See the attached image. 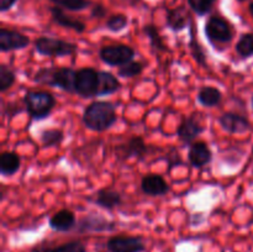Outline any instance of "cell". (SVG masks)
<instances>
[{"mask_svg":"<svg viewBox=\"0 0 253 252\" xmlns=\"http://www.w3.org/2000/svg\"><path fill=\"white\" fill-rule=\"evenodd\" d=\"M118 121L116 109L110 101H93L83 113V123L89 130L103 132Z\"/></svg>","mask_w":253,"mask_h":252,"instance_id":"1","label":"cell"},{"mask_svg":"<svg viewBox=\"0 0 253 252\" xmlns=\"http://www.w3.org/2000/svg\"><path fill=\"white\" fill-rule=\"evenodd\" d=\"M76 69L69 67L41 68L36 72L34 81L39 84L59 88L67 93H76Z\"/></svg>","mask_w":253,"mask_h":252,"instance_id":"2","label":"cell"},{"mask_svg":"<svg viewBox=\"0 0 253 252\" xmlns=\"http://www.w3.org/2000/svg\"><path fill=\"white\" fill-rule=\"evenodd\" d=\"M24 105L32 120H43L48 118L56 106V99L44 90H30L24 96Z\"/></svg>","mask_w":253,"mask_h":252,"instance_id":"3","label":"cell"},{"mask_svg":"<svg viewBox=\"0 0 253 252\" xmlns=\"http://www.w3.org/2000/svg\"><path fill=\"white\" fill-rule=\"evenodd\" d=\"M35 48L42 56L64 57L76 53L78 46L76 43L54 37H40L35 41Z\"/></svg>","mask_w":253,"mask_h":252,"instance_id":"4","label":"cell"},{"mask_svg":"<svg viewBox=\"0 0 253 252\" xmlns=\"http://www.w3.org/2000/svg\"><path fill=\"white\" fill-rule=\"evenodd\" d=\"M205 35L210 43L217 44L229 43L234 37V30L230 22L221 16H211L205 24Z\"/></svg>","mask_w":253,"mask_h":252,"instance_id":"5","label":"cell"},{"mask_svg":"<svg viewBox=\"0 0 253 252\" xmlns=\"http://www.w3.org/2000/svg\"><path fill=\"white\" fill-rule=\"evenodd\" d=\"M99 57L105 64L110 67H121L133 61L135 49L127 44H111L99 49Z\"/></svg>","mask_w":253,"mask_h":252,"instance_id":"6","label":"cell"},{"mask_svg":"<svg viewBox=\"0 0 253 252\" xmlns=\"http://www.w3.org/2000/svg\"><path fill=\"white\" fill-rule=\"evenodd\" d=\"M99 71L94 68L77 69L76 94L84 99L98 96Z\"/></svg>","mask_w":253,"mask_h":252,"instance_id":"7","label":"cell"},{"mask_svg":"<svg viewBox=\"0 0 253 252\" xmlns=\"http://www.w3.org/2000/svg\"><path fill=\"white\" fill-rule=\"evenodd\" d=\"M219 124L225 131L229 133H245L251 130V123L249 119L244 115L234 113V111H227L224 113L219 118Z\"/></svg>","mask_w":253,"mask_h":252,"instance_id":"8","label":"cell"},{"mask_svg":"<svg viewBox=\"0 0 253 252\" xmlns=\"http://www.w3.org/2000/svg\"><path fill=\"white\" fill-rule=\"evenodd\" d=\"M106 247L110 252H142L146 249L142 239L137 236H114Z\"/></svg>","mask_w":253,"mask_h":252,"instance_id":"9","label":"cell"},{"mask_svg":"<svg viewBox=\"0 0 253 252\" xmlns=\"http://www.w3.org/2000/svg\"><path fill=\"white\" fill-rule=\"evenodd\" d=\"M30 44V39L26 35L15 30L0 29V49L1 52L22 49Z\"/></svg>","mask_w":253,"mask_h":252,"instance_id":"10","label":"cell"},{"mask_svg":"<svg viewBox=\"0 0 253 252\" xmlns=\"http://www.w3.org/2000/svg\"><path fill=\"white\" fill-rule=\"evenodd\" d=\"M203 132H204V127L200 125V123L197 120L195 115L190 116V118H185L177 128L178 138H179V141L183 145L187 146L193 145L194 141Z\"/></svg>","mask_w":253,"mask_h":252,"instance_id":"11","label":"cell"},{"mask_svg":"<svg viewBox=\"0 0 253 252\" xmlns=\"http://www.w3.org/2000/svg\"><path fill=\"white\" fill-rule=\"evenodd\" d=\"M77 229L81 232H103L115 229V224L100 215L91 214L79 220Z\"/></svg>","mask_w":253,"mask_h":252,"instance_id":"12","label":"cell"},{"mask_svg":"<svg viewBox=\"0 0 253 252\" xmlns=\"http://www.w3.org/2000/svg\"><path fill=\"white\" fill-rule=\"evenodd\" d=\"M141 189L150 197H162L170 190L169 184L160 174H147L141 180Z\"/></svg>","mask_w":253,"mask_h":252,"instance_id":"13","label":"cell"},{"mask_svg":"<svg viewBox=\"0 0 253 252\" xmlns=\"http://www.w3.org/2000/svg\"><path fill=\"white\" fill-rule=\"evenodd\" d=\"M188 158H189V162L193 167L203 168L208 163H210V161L212 158V152L207 142H204V141H197V142L189 146Z\"/></svg>","mask_w":253,"mask_h":252,"instance_id":"14","label":"cell"},{"mask_svg":"<svg viewBox=\"0 0 253 252\" xmlns=\"http://www.w3.org/2000/svg\"><path fill=\"white\" fill-rule=\"evenodd\" d=\"M49 11H51L52 20H53L56 24H58L59 26L74 30V31L78 32V34H82V32L85 31V24H84L83 21H81V20L74 19V17L67 15L62 7L52 6L51 9H49Z\"/></svg>","mask_w":253,"mask_h":252,"instance_id":"15","label":"cell"},{"mask_svg":"<svg viewBox=\"0 0 253 252\" xmlns=\"http://www.w3.org/2000/svg\"><path fill=\"white\" fill-rule=\"evenodd\" d=\"M49 226L56 231L67 232L77 226L76 214L72 210L62 209L49 219Z\"/></svg>","mask_w":253,"mask_h":252,"instance_id":"16","label":"cell"},{"mask_svg":"<svg viewBox=\"0 0 253 252\" xmlns=\"http://www.w3.org/2000/svg\"><path fill=\"white\" fill-rule=\"evenodd\" d=\"M120 156L123 158H131L136 157L138 160H143L145 156L148 152V146L140 136H133L128 140V142L125 146L120 147Z\"/></svg>","mask_w":253,"mask_h":252,"instance_id":"17","label":"cell"},{"mask_svg":"<svg viewBox=\"0 0 253 252\" xmlns=\"http://www.w3.org/2000/svg\"><path fill=\"white\" fill-rule=\"evenodd\" d=\"M95 204L106 210H113L123 204V197L120 193L111 188L99 189L95 194Z\"/></svg>","mask_w":253,"mask_h":252,"instance_id":"18","label":"cell"},{"mask_svg":"<svg viewBox=\"0 0 253 252\" xmlns=\"http://www.w3.org/2000/svg\"><path fill=\"white\" fill-rule=\"evenodd\" d=\"M190 16L184 6L167 10V26L174 32L182 31L188 26Z\"/></svg>","mask_w":253,"mask_h":252,"instance_id":"19","label":"cell"},{"mask_svg":"<svg viewBox=\"0 0 253 252\" xmlns=\"http://www.w3.org/2000/svg\"><path fill=\"white\" fill-rule=\"evenodd\" d=\"M121 88L119 79L113 73L106 71H99V91L98 96L110 95Z\"/></svg>","mask_w":253,"mask_h":252,"instance_id":"20","label":"cell"},{"mask_svg":"<svg viewBox=\"0 0 253 252\" xmlns=\"http://www.w3.org/2000/svg\"><path fill=\"white\" fill-rule=\"evenodd\" d=\"M21 166V160L16 152H2L0 156V173L5 177L14 175Z\"/></svg>","mask_w":253,"mask_h":252,"instance_id":"21","label":"cell"},{"mask_svg":"<svg viewBox=\"0 0 253 252\" xmlns=\"http://www.w3.org/2000/svg\"><path fill=\"white\" fill-rule=\"evenodd\" d=\"M222 94L221 91L214 86H203L199 90L197 96V100L207 108H214L221 101Z\"/></svg>","mask_w":253,"mask_h":252,"instance_id":"22","label":"cell"},{"mask_svg":"<svg viewBox=\"0 0 253 252\" xmlns=\"http://www.w3.org/2000/svg\"><path fill=\"white\" fill-rule=\"evenodd\" d=\"M63 138V131L59 128H48V130L42 131L40 135V140H41L43 147H56V146L61 145Z\"/></svg>","mask_w":253,"mask_h":252,"instance_id":"23","label":"cell"},{"mask_svg":"<svg viewBox=\"0 0 253 252\" xmlns=\"http://www.w3.org/2000/svg\"><path fill=\"white\" fill-rule=\"evenodd\" d=\"M143 34L148 37L151 46H152L153 48L157 49V51H165V52L168 51L167 46H166L160 31H158V29L155 26V25L152 24L146 25V26L143 27Z\"/></svg>","mask_w":253,"mask_h":252,"instance_id":"24","label":"cell"},{"mask_svg":"<svg viewBox=\"0 0 253 252\" xmlns=\"http://www.w3.org/2000/svg\"><path fill=\"white\" fill-rule=\"evenodd\" d=\"M189 48H190V53H192L193 58L195 59V62H197L199 66L207 67V53H205L202 44H200L199 42H198V40L195 39L194 31H193V26L190 27Z\"/></svg>","mask_w":253,"mask_h":252,"instance_id":"25","label":"cell"},{"mask_svg":"<svg viewBox=\"0 0 253 252\" xmlns=\"http://www.w3.org/2000/svg\"><path fill=\"white\" fill-rule=\"evenodd\" d=\"M239 56L249 58L253 54V34H244L235 46Z\"/></svg>","mask_w":253,"mask_h":252,"instance_id":"26","label":"cell"},{"mask_svg":"<svg viewBox=\"0 0 253 252\" xmlns=\"http://www.w3.org/2000/svg\"><path fill=\"white\" fill-rule=\"evenodd\" d=\"M51 1L56 6L69 10V11H81V10L88 9L91 5L90 0H51Z\"/></svg>","mask_w":253,"mask_h":252,"instance_id":"27","label":"cell"},{"mask_svg":"<svg viewBox=\"0 0 253 252\" xmlns=\"http://www.w3.org/2000/svg\"><path fill=\"white\" fill-rule=\"evenodd\" d=\"M143 71V64L138 61H131L125 66H121L119 68V77L123 78H133L136 76H140Z\"/></svg>","mask_w":253,"mask_h":252,"instance_id":"28","label":"cell"},{"mask_svg":"<svg viewBox=\"0 0 253 252\" xmlns=\"http://www.w3.org/2000/svg\"><path fill=\"white\" fill-rule=\"evenodd\" d=\"M15 81H16V76L14 72L5 64L0 66V90L6 91L14 85Z\"/></svg>","mask_w":253,"mask_h":252,"instance_id":"29","label":"cell"},{"mask_svg":"<svg viewBox=\"0 0 253 252\" xmlns=\"http://www.w3.org/2000/svg\"><path fill=\"white\" fill-rule=\"evenodd\" d=\"M215 2L216 0H188L190 9L199 16H204L208 12L211 11Z\"/></svg>","mask_w":253,"mask_h":252,"instance_id":"30","label":"cell"},{"mask_svg":"<svg viewBox=\"0 0 253 252\" xmlns=\"http://www.w3.org/2000/svg\"><path fill=\"white\" fill-rule=\"evenodd\" d=\"M128 25V19L126 15L124 14H116L113 15L106 21V27L113 32L123 31L126 26Z\"/></svg>","mask_w":253,"mask_h":252,"instance_id":"31","label":"cell"},{"mask_svg":"<svg viewBox=\"0 0 253 252\" xmlns=\"http://www.w3.org/2000/svg\"><path fill=\"white\" fill-rule=\"evenodd\" d=\"M52 252H86V250L81 241H69L52 249Z\"/></svg>","mask_w":253,"mask_h":252,"instance_id":"32","label":"cell"},{"mask_svg":"<svg viewBox=\"0 0 253 252\" xmlns=\"http://www.w3.org/2000/svg\"><path fill=\"white\" fill-rule=\"evenodd\" d=\"M167 162H168V172H170V170H172L174 167H177V166L183 165L182 158H180L179 153L177 152L175 148H172V150H170L169 155H168V158H167Z\"/></svg>","mask_w":253,"mask_h":252,"instance_id":"33","label":"cell"},{"mask_svg":"<svg viewBox=\"0 0 253 252\" xmlns=\"http://www.w3.org/2000/svg\"><path fill=\"white\" fill-rule=\"evenodd\" d=\"M106 14H108V10H106V7L101 4L94 5V7L91 9V16L93 17H99V19H100V17L106 16Z\"/></svg>","mask_w":253,"mask_h":252,"instance_id":"34","label":"cell"},{"mask_svg":"<svg viewBox=\"0 0 253 252\" xmlns=\"http://www.w3.org/2000/svg\"><path fill=\"white\" fill-rule=\"evenodd\" d=\"M17 0H0V11L5 12L11 9Z\"/></svg>","mask_w":253,"mask_h":252,"instance_id":"35","label":"cell"},{"mask_svg":"<svg viewBox=\"0 0 253 252\" xmlns=\"http://www.w3.org/2000/svg\"><path fill=\"white\" fill-rule=\"evenodd\" d=\"M31 252H52V249H48V247H36Z\"/></svg>","mask_w":253,"mask_h":252,"instance_id":"36","label":"cell"},{"mask_svg":"<svg viewBox=\"0 0 253 252\" xmlns=\"http://www.w3.org/2000/svg\"><path fill=\"white\" fill-rule=\"evenodd\" d=\"M249 10H250V14H251L252 16H253V1L251 2V4H250V6H249Z\"/></svg>","mask_w":253,"mask_h":252,"instance_id":"37","label":"cell"},{"mask_svg":"<svg viewBox=\"0 0 253 252\" xmlns=\"http://www.w3.org/2000/svg\"><path fill=\"white\" fill-rule=\"evenodd\" d=\"M252 108H253V96H252Z\"/></svg>","mask_w":253,"mask_h":252,"instance_id":"38","label":"cell"},{"mask_svg":"<svg viewBox=\"0 0 253 252\" xmlns=\"http://www.w3.org/2000/svg\"><path fill=\"white\" fill-rule=\"evenodd\" d=\"M237 1H245V0H237Z\"/></svg>","mask_w":253,"mask_h":252,"instance_id":"39","label":"cell"}]
</instances>
